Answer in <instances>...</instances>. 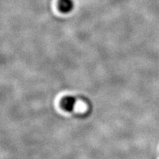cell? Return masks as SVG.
<instances>
[{"mask_svg":"<svg viewBox=\"0 0 159 159\" xmlns=\"http://www.w3.org/2000/svg\"><path fill=\"white\" fill-rule=\"evenodd\" d=\"M75 105V99L72 97H66L62 99L61 102V107L64 110L69 111L74 108Z\"/></svg>","mask_w":159,"mask_h":159,"instance_id":"1","label":"cell"},{"mask_svg":"<svg viewBox=\"0 0 159 159\" xmlns=\"http://www.w3.org/2000/svg\"><path fill=\"white\" fill-rule=\"evenodd\" d=\"M73 2L71 0H59L58 8L62 13H69L73 9Z\"/></svg>","mask_w":159,"mask_h":159,"instance_id":"2","label":"cell"}]
</instances>
